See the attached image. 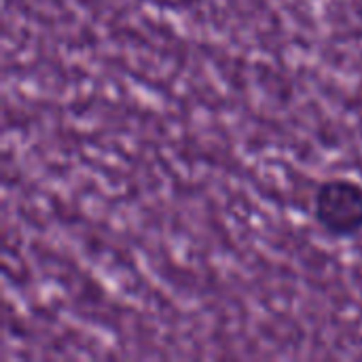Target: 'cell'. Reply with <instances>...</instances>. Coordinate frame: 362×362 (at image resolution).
I'll return each mask as SVG.
<instances>
[{
  "mask_svg": "<svg viewBox=\"0 0 362 362\" xmlns=\"http://www.w3.org/2000/svg\"><path fill=\"white\" fill-rule=\"evenodd\" d=\"M316 227L335 242H350L362 235V182L348 176L322 180L312 197Z\"/></svg>",
  "mask_w": 362,
  "mask_h": 362,
  "instance_id": "1",
  "label": "cell"
}]
</instances>
